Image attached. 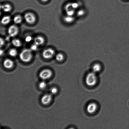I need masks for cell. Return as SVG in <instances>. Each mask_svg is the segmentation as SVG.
Here are the masks:
<instances>
[{
    "instance_id": "7",
    "label": "cell",
    "mask_w": 129,
    "mask_h": 129,
    "mask_svg": "<svg viewBox=\"0 0 129 129\" xmlns=\"http://www.w3.org/2000/svg\"><path fill=\"white\" fill-rule=\"evenodd\" d=\"M19 32L18 27L15 25H12L9 27L8 32L10 36L14 37L17 35Z\"/></svg>"
},
{
    "instance_id": "19",
    "label": "cell",
    "mask_w": 129,
    "mask_h": 129,
    "mask_svg": "<svg viewBox=\"0 0 129 129\" xmlns=\"http://www.w3.org/2000/svg\"><path fill=\"white\" fill-rule=\"evenodd\" d=\"M39 86L40 89H44L46 87V83L45 81H43L39 83Z\"/></svg>"
},
{
    "instance_id": "16",
    "label": "cell",
    "mask_w": 129,
    "mask_h": 129,
    "mask_svg": "<svg viewBox=\"0 0 129 129\" xmlns=\"http://www.w3.org/2000/svg\"><path fill=\"white\" fill-rule=\"evenodd\" d=\"M64 20L67 23H71L74 20V18L72 16H67L64 18Z\"/></svg>"
},
{
    "instance_id": "9",
    "label": "cell",
    "mask_w": 129,
    "mask_h": 129,
    "mask_svg": "<svg viewBox=\"0 0 129 129\" xmlns=\"http://www.w3.org/2000/svg\"><path fill=\"white\" fill-rule=\"evenodd\" d=\"M3 64L5 68L7 69H10L13 66L14 62L11 59H7L4 61Z\"/></svg>"
},
{
    "instance_id": "11",
    "label": "cell",
    "mask_w": 129,
    "mask_h": 129,
    "mask_svg": "<svg viewBox=\"0 0 129 129\" xmlns=\"http://www.w3.org/2000/svg\"><path fill=\"white\" fill-rule=\"evenodd\" d=\"M1 8L3 11L5 12H10L12 9V7L11 5L9 4H6L1 5Z\"/></svg>"
},
{
    "instance_id": "22",
    "label": "cell",
    "mask_w": 129,
    "mask_h": 129,
    "mask_svg": "<svg viewBox=\"0 0 129 129\" xmlns=\"http://www.w3.org/2000/svg\"><path fill=\"white\" fill-rule=\"evenodd\" d=\"M58 92V90L57 88L55 87L52 88L50 89V92L51 94H56Z\"/></svg>"
},
{
    "instance_id": "13",
    "label": "cell",
    "mask_w": 129,
    "mask_h": 129,
    "mask_svg": "<svg viewBox=\"0 0 129 129\" xmlns=\"http://www.w3.org/2000/svg\"><path fill=\"white\" fill-rule=\"evenodd\" d=\"M101 69H102V66L101 64L97 63L93 64L92 67V71L97 73L100 72Z\"/></svg>"
},
{
    "instance_id": "21",
    "label": "cell",
    "mask_w": 129,
    "mask_h": 129,
    "mask_svg": "<svg viewBox=\"0 0 129 129\" xmlns=\"http://www.w3.org/2000/svg\"><path fill=\"white\" fill-rule=\"evenodd\" d=\"M67 16H73L75 13L74 10H69V11H66Z\"/></svg>"
},
{
    "instance_id": "17",
    "label": "cell",
    "mask_w": 129,
    "mask_h": 129,
    "mask_svg": "<svg viewBox=\"0 0 129 129\" xmlns=\"http://www.w3.org/2000/svg\"><path fill=\"white\" fill-rule=\"evenodd\" d=\"M9 54L11 57H15L17 55V50L15 49H11L9 51Z\"/></svg>"
},
{
    "instance_id": "24",
    "label": "cell",
    "mask_w": 129,
    "mask_h": 129,
    "mask_svg": "<svg viewBox=\"0 0 129 129\" xmlns=\"http://www.w3.org/2000/svg\"><path fill=\"white\" fill-rule=\"evenodd\" d=\"M33 40V38L30 35L27 36L26 37V38H25V41L27 43H29L30 42Z\"/></svg>"
},
{
    "instance_id": "26",
    "label": "cell",
    "mask_w": 129,
    "mask_h": 129,
    "mask_svg": "<svg viewBox=\"0 0 129 129\" xmlns=\"http://www.w3.org/2000/svg\"><path fill=\"white\" fill-rule=\"evenodd\" d=\"M4 40H3V39H2V38H1V47L4 44L5 42Z\"/></svg>"
},
{
    "instance_id": "1",
    "label": "cell",
    "mask_w": 129,
    "mask_h": 129,
    "mask_svg": "<svg viewBox=\"0 0 129 129\" xmlns=\"http://www.w3.org/2000/svg\"><path fill=\"white\" fill-rule=\"evenodd\" d=\"M98 80V77L96 73L92 71L87 74L85 82L86 84L88 86L93 87L96 84Z\"/></svg>"
},
{
    "instance_id": "20",
    "label": "cell",
    "mask_w": 129,
    "mask_h": 129,
    "mask_svg": "<svg viewBox=\"0 0 129 129\" xmlns=\"http://www.w3.org/2000/svg\"><path fill=\"white\" fill-rule=\"evenodd\" d=\"M38 46V45L34 43L31 45L30 47V50L32 51H36L37 50Z\"/></svg>"
},
{
    "instance_id": "12",
    "label": "cell",
    "mask_w": 129,
    "mask_h": 129,
    "mask_svg": "<svg viewBox=\"0 0 129 129\" xmlns=\"http://www.w3.org/2000/svg\"><path fill=\"white\" fill-rule=\"evenodd\" d=\"M11 21V17L10 16H6L2 17L1 22L2 24L6 25L10 23Z\"/></svg>"
},
{
    "instance_id": "8",
    "label": "cell",
    "mask_w": 129,
    "mask_h": 129,
    "mask_svg": "<svg viewBox=\"0 0 129 129\" xmlns=\"http://www.w3.org/2000/svg\"><path fill=\"white\" fill-rule=\"evenodd\" d=\"M52 96L51 94H47L43 96L41 99L42 103L44 105H46L50 103L52 100Z\"/></svg>"
},
{
    "instance_id": "15",
    "label": "cell",
    "mask_w": 129,
    "mask_h": 129,
    "mask_svg": "<svg viewBox=\"0 0 129 129\" xmlns=\"http://www.w3.org/2000/svg\"><path fill=\"white\" fill-rule=\"evenodd\" d=\"M12 43L14 46L16 47H19L21 45V41L17 39H14L13 40Z\"/></svg>"
},
{
    "instance_id": "4",
    "label": "cell",
    "mask_w": 129,
    "mask_h": 129,
    "mask_svg": "<svg viewBox=\"0 0 129 129\" xmlns=\"http://www.w3.org/2000/svg\"><path fill=\"white\" fill-rule=\"evenodd\" d=\"M24 18L26 22L31 24L36 21V18L35 15L31 12L26 13L24 16Z\"/></svg>"
},
{
    "instance_id": "2",
    "label": "cell",
    "mask_w": 129,
    "mask_h": 129,
    "mask_svg": "<svg viewBox=\"0 0 129 129\" xmlns=\"http://www.w3.org/2000/svg\"><path fill=\"white\" fill-rule=\"evenodd\" d=\"M19 57L21 61L24 62H29L32 58V51L30 49H25L20 53Z\"/></svg>"
},
{
    "instance_id": "27",
    "label": "cell",
    "mask_w": 129,
    "mask_h": 129,
    "mask_svg": "<svg viewBox=\"0 0 129 129\" xmlns=\"http://www.w3.org/2000/svg\"><path fill=\"white\" fill-rule=\"evenodd\" d=\"M40 1L43 2H47L49 0H40Z\"/></svg>"
},
{
    "instance_id": "6",
    "label": "cell",
    "mask_w": 129,
    "mask_h": 129,
    "mask_svg": "<svg viewBox=\"0 0 129 129\" xmlns=\"http://www.w3.org/2000/svg\"><path fill=\"white\" fill-rule=\"evenodd\" d=\"M98 108V105L97 104L94 102H92L88 105L86 110L88 113L93 114L96 112Z\"/></svg>"
},
{
    "instance_id": "5",
    "label": "cell",
    "mask_w": 129,
    "mask_h": 129,
    "mask_svg": "<svg viewBox=\"0 0 129 129\" xmlns=\"http://www.w3.org/2000/svg\"><path fill=\"white\" fill-rule=\"evenodd\" d=\"M52 75V72L50 70L45 69L42 71L40 72L39 74V76L42 79L46 80L50 78Z\"/></svg>"
},
{
    "instance_id": "14",
    "label": "cell",
    "mask_w": 129,
    "mask_h": 129,
    "mask_svg": "<svg viewBox=\"0 0 129 129\" xmlns=\"http://www.w3.org/2000/svg\"><path fill=\"white\" fill-rule=\"evenodd\" d=\"M22 17L20 15H17L15 16L13 18L14 23L16 24H19L22 22Z\"/></svg>"
},
{
    "instance_id": "28",
    "label": "cell",
    "mask_w": 129,
    "mask_h": 129,
    "mask_svg": "<svg viewBox=\"0 0 129 129\" xmlns=\"http://www.w3.org/2000/svg\"><path fill=\"white\" fill-rule=\"evenodd\" d=\"M3 54V51L2 50H1V55H2V54Z\"/></svg>"
},
{
    "instance_id": "25",
    "label": "cell",
    "mask_w": 129,
    "mask_h": 129,
    "mask_svg": "<svg viewBox=\"0 0 129 129\" xmlns=\"http://www.w3.org/2000/svg\"><path fill=\"white\" fill-rule=\"evenodd\" d=\"M71 5L72 7L74 10L78 8L79 6V5L78 3L75 2L71 3Z\"/></svg>"
},
{
    "instance_id": "18",
    "label": "cell",
    "mask_w": 129,
    "mask_h": 129,
    "mask_svg": "<svg viewBox=\"0 0 129 129\" xmlns=\"http://www.w3.org/2000/svg\"><path fill=\"white\" fill-rule=\"evenodd\" d=\"M64 55L60 53L58 54L55 57L56 60L58 61H62L64 60Z\"/></svg>"
},
{
    "instance_id": "23",
    "label": "cell",
    "mask_w": 129,
    "mask_h": 129,
    "mask_svg": "<svg viewBox=\"0 0 129 129\" xmlns=\"http://www.w3.org/2000/svg\"><path fill=\"white\" fill-rule=\"evenodd\" d=\"M85 11L83 9L80 10L77 12L78 16H83L85 14Z\"/></svg>"
},
{
    "instance_id": "3",
    "label": "cell",
    "mask_w": 129,
    "mask_h": 129,
    "mask_svg": "<svg viewBox=\"0 0 129 129\" xmlns=\"http://www.w3.org/2000/svg\"><path fill=\"white\" fill-rule=\"evenodd\" d=\"M55 54V51L51 48L47 49L43 52V57L46 59H50L53 57Z\"/></svg>"
},
{
    "instance_id": "10",
    "label": "cell",
    "mask_w": 129,
    "mask_h": 129,
    "mask_svg": "<svg viewBox=\"0 0 129 129\" xmlns=\"http://www.w3.org/2000/svg\"><path fill=\"white\" fill-rule=\"evenodd\" d=\"M45 39L41 36L36 37L34 39V43L38 46L43 45L45 42Z\"/></svg>"
}]
</instances>
